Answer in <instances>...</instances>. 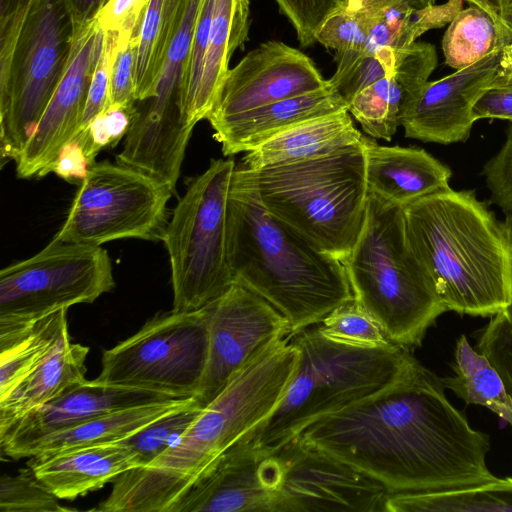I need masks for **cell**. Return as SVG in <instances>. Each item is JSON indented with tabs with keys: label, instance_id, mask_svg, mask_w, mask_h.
<instances>
[{
	"label": "cell",
	"instance_id": "1",
	"mask_svg": "<svg viewBox=\"0 0 512 512\" xmlns=\"http://www.w3.org/2000/svg\"><path fill=\"white\" fill-rule=\"evenodd\" d=\"M445 390L442 377L413 356L387 386L312 423L298 438L374 478L389 494L499 480L486 460L490 436L469 424Z\"/></svg>",
	"mask_w": 512,
	"mask_h": 512
},
{
	"label": "cell",
	"instance_id": "2",
	"mask_svg": "<svg viewBox=\"0 0 512 512\" xmlns=\"http://www.w3.org/2000/svg\"><path fill=\"white\" fill-rule=\"evenodd\" d=\"M298 361L287 336L263 348L202 409L185 433L144 467L120 474L99 512H173L216 460L256 433L285 394Z\"/></svg>",
	"mask_w": 512,
	"mask_h": 512
},
{
	"label": "cell",
	"instance_id": "3",
	"mask_svg": "<svg viewBox=\"0 0 512 512\" xmlns=\"http://www.w3.org/2000/svg\"><path fill=\"white\" fill-rule=\"evenodd\" d=\"M227 256L234 283L278 310L291 337L353 300L343 263L273 216L241 163L228 195Z\"/></svg>",
	"mask_w": 512,
	"mask_h": 512
},
{
	"label": "cell",
	"instance_id": "4",
	"mask_svg": "<svg viewBox=\"0 0 512 512\" xmlns=\"http://www.w3.org/2000/svg\"><path fill=\"white\" fill-rule=\"evenodd\" d=\"M403 212L408 245L447 311L491 317L509 304L506 230L475 190L449 186Z\"/></svg>",
	"mask_w": 512,
	"mask_h": 512
},
{
	"label": "cell",
	"instance_id": "5",
	"mask_svg": "<svg viewBox=\"0 0 512 512\" xmlns=\"http://www.w3.org/2000/svg\"><path fill=\"white\" fill-rule=\"evenodd\" d=\"M79 30L68 0H0V156L15 161L69 64Z\"/></svg>",
	"mask_w": 512,
	"mask_h": 512
},
{
	"label": "cell",
	"instance_id": "6",
	"mask_svg": "<svg viewBox=\"0 0 512 512\" xmlns=\"http://www.w3.org/2000/svg\"><path fill=\"white\" fill-rule=\"evenodd\" d=\"M341 262L353 300L392 343L421 346L447 311L408 245L402 206L368 192L362 230Z\"/></svg>",
	"mask_w": 512,
	"mask_h": 512
},
{
	"label": "cell",
	"instance_id": "7",
	"mask_svg": "<svg viewBox=\"0 0 512 512\" xmlns=\"http://www.w3.org/2000/svg\"><path fill=\"white\" fill-rule=\"evenodd\" d=\"M298 361L280 403L255 433L256 443L276 452L309 425L381 390L414 356L390 344L366 348L343 344L307 328L291 337Z\"/></svg>",
	"mask_w": 512,
	"mask_h": 512
},
{
	"label": "cell",
	"instance_id": "8",
	"mask_svg": "<svg viewBox=\"0 0 512 512\" xmlns=\"http://www.w3.org/2000/svg\"><path fill=\"white\" fill-rule=\"evenodd\" d=\"M251 171L258 196L273 216L340 261L349 254L367 207L362 139L322 157Z\"/></svg>",
	"mask_w": 512,
	"mask_h": 512
},
{
	"label": "cell",
	"instance_id": "9",
	"mask_svg": "<svg viewBox=\"0 0 512 512\" xmlns=\"http://www.w3.org/2000/svg\"><path fill=\"white\" fill-rule=\"evenodd\" d=\"M236 162L211 160L179 199L162 241L171 267L174 311L201 309L234 283L227 256V205Z\"/></svg>",
	"mask_w": 512,
	"mask_h": 512
},
{
	"label": "cell",
	"instance_id": "10",
	"mask_svg": "<svg viewBox=\"0 0 512 512\" xmlns=\"http://www.w3.org/2000/svg\"><path fill=\"white\" fill-rule=\"evenodd\" d=\"M208 327V305L157 313L103 352L96 380L173 397L197 396L207 363Z\"/></svg>",
	"mask_w": 512,
	"mask_h": 512
},
{
	"label": "cell",
	"instance_id": "11",
	"mask_svg": "<svg viewBox=\"0 0 512 512\" xmlns=\"http://www.w3.org/2000/svg\"><path fill=\"white\" fill-rule=\"evenodd\" d=\"M114 286L106 249L52 239L34 256L1 270L0 337L58 310L92 303Z\"/></svg>",
	"mask_w": 512,
	"mask_h": 512
},
{
	"label": "cell",
	"instance_id": "12",
	"mask_svg": "<svg viewBox=\"0 0 512 512\" xmlns=\"http://www.w3.org/2000/svg\"><path fill=\"white\" fill-rule=\"evenodd\" d=\"M173 190L139 169L90 165L53 240L100 246L118 239L162 240Z\"/></svg>",
	"mask_w": 512,
	"mask_h": 512
},
{
	"label": "cell",
	"instance_id": "13",
	"mask_svg": "<svg viewBox=\"0 0 512 512\" xmlns=\"http://www.w3.org/2000/svg\"><path fill=\"white\" fill-rule=\"evenodd\" d=\"M276 452L283 468L277 512H385L388 490L354 466L298 437Z\"/></svg>",
	"mask_w": 512,
	"mask_h": 512
},
{
	"label": "cell",
	"instance_id": "14",
	"mask_svg": "<svg viewBox=\"0 0 512 512\" xmlns=\"http://www.w3.org/2000/svg\"><path fill=\"white\" fill-rule=\"evenodd\" d=\"M209 308V345L197 399L207 405L256 354L290 336L287 319L268 301L239 283Z\"/></svg>",
	"mask_w": 512,
	"mask_h": 512
},
{
	"label": "cell",
	"instance_id": "15",
	"mask_svg": "<svg viewBox=\"0 0 512 512\" xmlns=\"http://www.w3.org/2000/svg\"><path fill=\"white\" fill-rule=\"evenodd\" d=\"M283 468L255 433L223 453L173 512H277Z\"/></svg>",
	"mask_w": 512,
	"mask_h": 512
},
{
	"label": "cell",
	"instance_id": "16",
	"mask_svg": "<svg viewBox=\"0 0 512 512\" xmlns=\"http://www.w3.org/2000/svg\"><path fill=\"white\" fill-rule=\"evenodd\" d=\"M329 84L300 50L280 41H267L229 70L207 120L214 129L239 114Z\"/></svg>",
	"mask_w": 512,
	"mask_h": 512
},
{
	"label": "cell",
	"instance_id": "17",
	"mask_svg": "<svg viewBox=\"0 0 512 512\" xmlns=\"http://www.w3.org/2000/svg\"><path fill=\"white\" fill-rule=\"evenodd\" d=\"M103 44L104 32L96 20L78 32L67 69L15 160L19 178L51 173L61 151L76 134Z\"/></svg>",
	"mask_w": 512,
	"mask_h": 512
},
{
	"label": "cell",
	"instance_id": "18",
	"mask_svg": "<svg viewBox=\"0 0 512 512\" xmlns=\"http://www.w3.org/2000/svg\"><path fill=\"white\" fill-rule=\"evenodd\" d=\"M501 52L502 48L473 65L428 81L401 119L405 136L443 145L467 141L477 121L474 107L501 73Z\"/></svg>",
	"mask_w": 512,
	"mask_h": 512
},
{
	"label": "cell",
	"instance_id": "19",
	"mask_svg": "<svg viewBox=\"0 0 512 512\" xmlns=\"http://www.w3.org/2000/svg\"><path fill=\"white\" fill-rule=\"evenodd\" d=\"M178 398L182 397L86 379L18 420L0 436V446L10 458L30 457L34 447L52 434L110 412Z\"/></svg>",
	"mask_w": 512,
	"mask_h": 512
},
{
	"label": "cell",
	"instance_id": "20",
	"mask_svg": "<svg viewBox=\"0 0 512 512\" xmlns=\"http://www.w3.org/2000/svg\"><path fill=\"white\" fill-rule=\"evenodd\" d=\"M202 0H189L171 42L155 95L136 101L131 128L143 141L178 145L191 134L184 117L191 51Z\"/></svg>",
	"mask_w": 512,
	"mask_h": 512
},
{
	"label": "cell",
	"instance_id": "21",
	"mask_svg": "<svg viewBox=\"0 0 512 512\" xmlns=\"http://www.w3.org/2000/svg\"><path fill=\"white\" fill-rule=\"evenodd\" d=\"M137 455L118 441L30 457L28 467L60 500H74L138 467Z\"/></svg>",
	"mask_w": 512,
	"mask_h": 512
},
{
	"label": "cell",
	"instance_id": "22",
	"mask_svg": "<svg viewBox=\"0 0 512 512\" xmlns=\"http://www.w3.org/2000/svg\"><path fill=\"white\" fill-rule=\"evenodd\" d=\"M342 111H348V105L329 84L239 114L214 128L215 138L222 146V153L232 157L247 153L304 122Z\"/></svg>",
	"mask_w": 512,
	"mask_h": 512
},
{
	"label": "cell",
	"instance_id": "23",
	"mask_svg": "<svg viewBox=\"0 0 512 512\" xmlns=\"http://www.w3.org/2000/svg\"><path fill=\"white\" fill-rule=\"evenodd\" d=\"M362 142L369 193L404 207L450 186V167L426 150L383 146L364 135Z\"/></svg>",
	"mask_w": 512,
	"mask_h": 512
},
{
	"label": "cell",
	"instance_id": "24",
	"mask_svg": "<svg viewBox=\"0 0 512 512\" xmlns=\"http://www.w3.org/2000/svg\"><path fill=\"white\" fill-rule=\"evenodd\" d=\"M249 0H215L197 89L184 111L188 127L208 119L229 73L233 53L248 40Z\"/></svg>",
	"mask_w": 512,
	"mask_h": 512
},
{
	"label": "cell",
	"instance_id": "25",
	"mask_svg": "<svg viewBox=\"0 0 512 512\" xmlns=\"http://www.w3.org/2000/svg\"><path fill=\"white\" fill-rule=\"evenodd\" d=\"M363 135L350 113L342 111L304 122L246 153L241 164L250 170L303 161L359 143Z\"/></svg>",
	"mask_w": 512,
	"mask_h": 512
},
{
	"label": "cell",
	"instance_id": "26",
	"mask_svg": "<svg viewBox=\"0 0 512 512\" xmlns=\"http://www.w3.org/2000/svg\"><path fill=\"white\" fill-rule=\"evenodd\" d=\"M89 348L72 344L69 335L33 372L0 399V436L32 410L86 380Z\"/></svg>",
	"mask_w": 512,
	"mask_h": 512
},
{
	"label": "cell",
	"instance_id": "27",
	"mask_svg": "<svg viewBox=\"0 0 512 512\" xmlns=\"http://www.w3.org/2000/svg\"><path fill=\"white\" fill-rule=\"evenodd\" d=\"M193 397L140 405L98 416L46 437L34 447L30 457L121 441Z\"/></svg>",
	"mask_w": 512,
	"mask_h": 512
},
{
	"label": "cell",
	"instance_id": "28",
	"mask_svg": "<svg viewBox=\"0 0 512 512\" xmlns=\"http://www.w3.org/2000/svg\"><path fill=\"white\" fill-rule=\"evenodd\" d=\"M189 0H151L136 37L137 101L151 98Z\"/></svg>",
	"mask_w": 512,
	"mask_h": 512
},
{
	"label": "cell",
	"instance_id": "29",
	"mask_svg": "<svg viewBox=\"0 0 512 512\" xmlns=\"http://www.w3.org/2000/svg\"><path fill=\"white\" fill-rule=\"evenodd\" d=\"M67 309L0 337V399L33 372L68 336Z\"/></svg>",
	"mask_w": 512,
	"mask_h": 512
},
{
	"label": "cell",
	"instance_id": "30",
	"mask_svg": "<svg viewBox=\"0 0 512 512\" xmlns=\"http://www.w3.org/2000/svg\"><path fill=\"white\" fill-rule=\"evenodd\" d=\"M451 367L452 374L442 377L446 389L466 404L491 410L512 427V395L492 364L465 335L457 340Z\"/></svg>",
	"mask_w": 512,
	"mask_h": 512
},
{
	"label": "cell",
	"instance_id": "31",
	"mask_svg": "<svg viewBox=\"0 0 512 512\" xmlns=\"http://www.w3.org/2000/svg\"><path fill=\"white\" fill-rule=\"evenodd\" d=\"M463 0H447L443 4L416 9L392 4L369 14V33L363 51L401 50L409 47L425 32L443 27L462 9Z\"/></svg>",
	"mask_w": 512,
	"mask_h": 512
},
{
	"label": "cell",
	"instance_id": "32",
	"mask_svg": "<svg viewBox=\"0 0 512 512\" xmlns=\"http://www.w3.org/2000/svg\"><path fill=\"white\" fill-rule=\"evenodd\" d=\"M385 512H512V477L461 489L392 493Z\"/></svg>",
	"mask_w": 512,
	"mask_h": 512
},
{
	"label": "cell",
	"instance_id": "33",
	"mask_svg": "<svg viewBox=\"0 0 512 512\" xmlns=\"http://www.w3.org/2000/svg\"><path fill=\"white\" fill-rule=\"evenodd\" d=\"M512 42V33L502 21L483 8L461 9L443 36L445 63L461 70Z\"/></svg>",
	"mask_w": 512,
	"mask_h": 512
},
{
	"label": "cell",
	"instance_id": "34",
	"mask_svg": "<svg viewBox=\"0 0 512 512\" xmlns=\"http://www.w3.org/2000/svg\"><path fill=\"white\" fill-rule=\"evenodd\" d=\"M203 408L197 397H193L121 442L134 450L138 467L147 466L177 442Z\"/></svg>",
	"mask_w": 512,
	"mask_h": 512
},
{
	"label": "cell",
	"instance_id": "35",
	"mask_svg": "<svg viewBox=\"0 0 512 512\" xmlns=\"http://www.w3.org/2000/svg\"><path fill=\"white\" fill-rule=\"evenodd\" d=\"M399 51L335 53L336 71L328 80L348 105L359 92L394 70Z\"/></svg>",
	"mask_w": 512,
	"mask_h": 512
},
{
	"label": "cell",
	"instance_id": "36",
	"mask_svg": "<svg viewBox=\"0 0 512 512\" xmlns=\"http://www.w3.org/2000/svg\"><path fill=\"white\" fill-rule=\"evenodd\" d=\"M317 328L325 337L352 346L377 348L393 344L354 300L335 308Z\"/></svg>",
	"mask_w": 512,
	"mask_h": 512
},
{
	"label": "cell",
	"instance_id": "37",
	"mask_svg": "<svg viewBox=\"0 0 512 512\" xmlns=\"http://www.w3.org/2000/svg\"><path fill=\"white\" fill-rule=\"evenodd\" d=\"M35 476L33 471L20 469L15 475L3 473L0 477L1 512H64V507Z\"/></svg>",
	"mask_w": 512,
	"mask_h": 512
},
{
	"label": "cell",
	"instance_id": "38",
	"mask_svg": "<svg viewBox=\"0 0 512 512\" xmlns=\"http://www.w3.org/2000/svg\"><path fill=\"white\" fill-rule=\"evenodd\" d=\"M369 33V14L340 8L320 28L316 42L335 53L362 51Z\"/></svg>",
	"mask_w": 512,
	"mask_h": 512
},
{
	"label": "cell",
	"instance_id": "39",
	"mask_svg": "<svg viewBox=\"0 0 512 512\" xmlns=\"http://www.w3.org/2000/svg\"><path fill=\"white\" fill-rule=\"evenodd\" d=\"M117 42V34L104 33L103 48L92 76L81 122L72 139L82 136L92 122L110 107V73Z\"/></svg>",
	"mask_w": 512,
	"mask_h": 512
},
{
	"label": "cell",
	"instance_id": "40",
	"mask_svg": "<svg viewBox=\"0 0 512 512\" xmlns=\"http://www.w3.org/2000/svg\"><path fill=\"white\" fill-rule=\"evenodd\" d=\"M280 11L292 23L302 47L316 42L317 34L334 12L340 9L339 0H275Z\"/></svg>",
	"mask_w": 512,
	"mask_h": 512
},
{
	"label": "cell",
	"instance_id": "41",
	"mask_svg": "<svg viewBox=\"0 0 512 512\" xmlns=\"http://www.w3.org/2000/svg\"><path fill=\"white\" fill-rule=\"evenodd\" d=\"M137 32L118 36L110 73V106L133 108L136 98L135 49Z\"/></svg>",
	"mask_w": 512,
	"mask_h": 512
},
{
	"label": "cell",
	"instance_id": "42",
	"mask_svg": "<svg viewBox=\"0 0 512 512\" xmlns=\"http://www.w3.org/2000/svg\"><path fill=\"white\" fill-rule=\"evenodd\" d=\"M481 174L490 192V201L505 215H512V121L507 127L503 145L484 164Z\"/></svg>",
	"mask_w": 512,
	"mask_h": 512
},
{
	"label": "cell",
	"instance_id": "43",
	"mask_svg": "<svg viewBox=\"0 0 512 512\" xmlns=\"http://www.w3.org/2000/svg\"><path fill=\"white\" fill-rule=\"evenodd\" d=\"M151 0H110L96 21L104 33L126 36L138 32Z\"/></svg>",
	"mask_w": 512,
	"mask_h": 512
},
{
	"label": "cell",
	"instance_id": "44",
	"mask_svg": "<svg viewBox=\"0 0 512 512\" xmlns=\"http://www.w3.org/2000/svg\"><path fill=\"white\" fill-rule=\"evenodd\" d=\"M503 224L510 251L511 299L504 309L490 317L484 331L493 348L512 364V215H506Z\"/></svg>",
	"mask_w": 512,
	"mask_h": 512
},
{
	"label": "cell",
	"instance_id": "45",
	"mask_svg": "<svg viewBox=\"0 0 512 512\" xmlns=\"http://www.w3.org/2000/svg\"><path fill=\"white\" fill-rule=\"evenodd\" d=\"M474 116L479 119H502L512 121V71L503 70L495 83L474 107Z\"/></svg>",
	"mask_w": 512,
	"mask_h": 512
},
{
	"label": "cell",
	"instance_id": "46",
	"mask_svg": "<svg viewBox=\"0 0 512 512\" xmlns=\"http://www.w3.org/2000/svg\"><path fill=\"white\" fill-rule=\"evenodd\" d=\"M87 168L82 152L77 147L67 144L51 168V172L68 182L76 183L84 178Z\"/></svg>",
	"mask_w": 512,
	"mask_h": 512
},
{
	"label": "cell",
	"instance_id": "47",
	"mask_svg": "<svg viewBox=\"0 0 512 512\" xmlns=\"http://www.w3.org/2000/svg\"><path fill=\"white\" fill-rule=\"evenodd\" d=\"M340 8L352 12H372L392 4H404L422 9L435 4V0H339Z\"/></svg>",
	"mask_w": 512,
	"mask_h": 512
},
{
	"label": "cell",
	"instance_id": "48",
	"mask_svg": "<svg viewBox=\"0 0 512 512\" xmlns=\"http://www.w3.org/2000/svg\"><path fill=\"white\" fill-rule=\"evenodd\" d=\"M109 1L110 0H68L77 29L80 31L89 23L95 21Z\"/></svg>",
	"mask_w": 512,
	"mask_h": 512
},
{
	"label": "cell",
	"instance_id": "49",
	"mask_svg": "<svg viewBox=\"0 0 512 512\" xmlns=\"http://www.w3.org/2000/svg\"><path fill=\"white\" fill-rule=\"evenodd\" d=\"M498 15L504 26L512 33V0H497Z\"/></svg>",
	"mask_w": 512,
	"mask_h": 512
},
{
	"label": "cell",
	"instance_id": "50",
	"mask_svg": "<svg viewBox=\"0 0 512 512\" xmlns=\"http://www.w3.org/2000/svg\"><path fill=\"white\" fill-rule=\"evenodd\" d=\"M500 64L503 70L512 71V42L502 47Z\"/></svg>",
	"mask_w": 512,
	"mask_h": 512
},
{
	"label": "cell",
	"instance_id": "51",
	"mask_svg": "<svg viewBox=\"0 0 512 512\" xmlns=\"http://www.w3.org/2000/svg\"><path fill=\"white\" fill-rule=\"evenodd\" d=\"M463 1H466L467 3H469L470 6H476L479 8H483V9L487 10L488 12H490L491 14H493L498 19H500L498 14L491 8V6L488 4V2L486 0H463Z\"/></svg>",
	"mask_w": 512,
	"mask_h": 512
},
{
	"label": "cell",
	"instance_id": "52",
	"mask_svg": "<svg viewBox=\"0 0 512 512\" xmlns=\"http://www.w3.org/2000/svg\"><path fill=\"white\" fill-rule=\"evenodd\" d=\"M486 1L491 6V8L498 14V1L497 0H486Z\"/></svg>",
	"mask_w": 512,
	"mask_h": 512
}]
</instances>
